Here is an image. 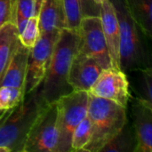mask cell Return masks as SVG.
<instances>
[{"label": "cell", "instance_id": "obj_2", "mask_svg": "<svg viewBox=\"0 0 152 152\" xmlns=\"http://www.w3.org/2000/svg\"><path fill=\"white\" fill-rule=\"evenodd\" d=\"M45 104L39 86L4 113L0 119V152H23L28 132Z\"/></svg>", "mask_w": 152, "mask_h": 152}, {"label": "cell", "instance_id": "obj_5", "mask_svg": "<svg viewBox=\"0 0 152 152\" xmlns=\"http://www.w3.org/2000/svg\"><path fill=\"white\" fill-rule=\"evenodd\" d=\"M55 102L57 106V152H71L72 134L77 126L87 116L89 94L85 91H72Z\"/></svg>", "mask_w": 152, "mask_h": 152}, {"label": "cell", "instance_id": "obj_16", "mask_svg": "<svg viewBox=\"0 0 152 152\" xmlns=\"http://www.w3.org/2000/svg\"><path fill=\"white\" fill-rule=\"evenodd\" d=\"M129 13L148 39L152 37V0H125Z\"/></svg>", "mask_w": 152, "mask_h": 152}, {"label": "cell", "instance_id": "obj_9", "mask_svg": "<svg viewBox=\"0 0 152 152\" xmlns=\"http://www.w3.org/2000/svg\"><path fill=\"white\" fill-rule=\"evenodd\" d=\"M88 94L95 97L110 100L126 108L130 100L127 74L121 69L112 66L103 69L91 86Z\"/></svg>", "mask_w": 152, "mask_h": 152}, {"label": "cell", "instance_id": "obj_21", "mask_svg": "<svg viewBox=\"0 0 152 152\" xmlns=\"http://www.w3.org/2000/svg\"><path fill=\"white\" fill-rule=\"evenodd\" d=\"M67 28L77 31L83 18L80 0H62Z\"/></svg>", "mask_w": 152, "mask_h": 152}, {"label": "cell", "instance_id": "obj_17", "mask_svg": "<svg viewBox=\"0 0 152 152\" xmlns=\"http://www.w3.org/2000/svg\"><path fill=\"white\" fill-rule=\"evenodd\" d=\"M136 146L134 128L127 121L122 130L102 148L101 152H136Z\"/></svg>", "mask_w": 152, "mask_h": 152}, {"label": "cell", "instance_id": "obj_26", "mask_svg": "<svg viewBox=\"0 0 152 152\" xmlns=\"http://www.w3.org/2000/svg\"><path fill=\"white\" fill-rule=\"evenodd\" d=\"M94 1L98 5H101V4H102L104 1H106V0H94Z\"/></svg>", "mask_w": 152, "mask_h": 152}, {"label": "cell", "instance_id": "obj_4", "mask_svg": "<svg viewBox=\"0 0 152 152\" xmlns=\"http://www.w3.org/2000/svg\"><path fill=\"white\" fill-rule=\"evenodd\" d=\"M87 117L91 123L92 136L83 151L101 152L127 122L126 108L90 94Z\"/></svg>", "mask_w": 152, "mask_h": 152}, {"label": "cell", "instance_id": "obj_7", "mask_svg": "<svg viewBox=\"0 0 152 152\" xmlns=\"http://www.w3.org/2000/svg\"><path fill=\"white\" fill-rule=\"evenodd\" d=\"M60 32L41 35L36 45L30 48L26 70V94L37 89L43 82Z\"/></svg>", "mask_w": 152, "mask_h": 152}, {"label": "cell", "instance_id": "obj_13", "mask_svg": "<svg viewBox=\"0 0 152 152\" xmlns=\"http://www.w3.org/2000/svg\"><path fill=\"white\" fill-rule=\"evenodd\" d=\"M37 17L41 35L60 32L67 28L62 0H42Z\"/></svg>", "mask_w": 152, "mask_h": 152}, {"label": "cell", "instance_id": "obj_3", "mask_svg": "<svg viewBox=\"0 0 152 152\" xmlns=\"http://www.w3.org/2000/svg\"><path fill=\"white\" fill-rule=\"evenodd\" d=\"M110 2L114 6L119 26L120 69L127 74L151 67L147 37L129 13L125 0H110Z\"/></svg>", "mask_w": 152, "mask_h": 152}, {"label": "cell", "instance_id": "obj_12", "mask_svg": "<svg viewBox=\"0 0 152 152\" xmlns=\"http://www.w3.org/2000/svg\"><path fill=\"white\" fill-rule=\"evenodd\" d=\"M132 119L137 142L136 152H152V108L134 98L132 102Z\"/></svg>", "mask_w": 152, "mask_h": 152}, {"label": "cell", "instance_id": "obj_23", "mask_svg": "<svg viewBox=\"0 0 152 152\" xmlns=\"http://www.w3.org/2000/svg\"><path fill=\"white\" fill-rule=\"evenodd\" d=\"M40 36L37 16L31 17L25 24L23 29L19 33L20 44L28 48H31L36 45Z\"/></svg>", "mask_w": 152, "mask_h": 152}, {"label": "cell", "instance_id": "obj_6", "mask_svg": "<svg viewBox=\"0 0 152 152\" xmlns=\"http://www.w3.org/2000/svg\"><path fill=\"white\" fill-rule=\"evenodd\" d=\"M57 143L56 102L46 103L28 132L23 152H57Z\"/></svg>", "mask_w": 152, "mask_h": 152}, {"label": "cell", "instance_id": "obj_27", "mask_svg": "<svg viewBox=\"0 0 152 152\" xmlns=\"http://www.w3.org/2000/svg\"><path fill=\"white\" fill-rule=\"evenodd\" d=\"M6 111H7V110H0V119L2 118V117L4 115V113H5Z\"/></svg>", "mask_w": 152, "mask_h": 152}, {"label": "cell", "instance_id": "obj_20", "mask_svg": "<svg viewBox=\"0 0 152 152\" xmlns=\"http://www.w3.org/2000/svg\"><path fill=\"white\" fill-rule=\"evenodd\" d=\"M92 130L91 123L86 116L75 128L70 141L71 152L83 151L85 147L88 144L91 140Z\"/></svg>", "mask_w": 152, "mask_h": 152}, {"label": "cell", "instance_id": "obj_25", "mask_svg": "<svg viewBox=\"0 0 152 152\" xmlns=\"http://www.w3.org/2000/svg\"><path fill=\"white\" fill-rule=\"evenodd\" d=\"M83 17L85 16H99L100 5L94 0H80Z\"/></svg>", "mask_w": 152, "mask_h": 152}, {"label": "cell", "instance_id": "obj_1", "mask_svg": "<svg viewBox=\"0 0 152 152\" xmlns=\"http://www.w3.org/2000/svg\"><path fill=\"white\" fill-rule=\"evenodd\" d=\"M79 48L77 31L64 28L55 44L45 77L40 85L42 96L46 103L57 102L73 91L69 84L71 62Z\"/></svg>", "mask_w": 152, "mask_h": 152}, {"label": "cell", "instance_id": "obj_10", "mask_svg": "<svg viewBox=\"0 0 152 152\" xmlns=\"http://www.w3.org/2000/svg\"><path fill=\"white\" fill-rule=\"evenodd\" d=\"M103 69L92 57L77 52L69 72V84L73 91L88 92Z\"/></svg>", "mask_w": 152, "mask_h": 152}, {"label": "cell", "instance_id": "obj_22", "mask_svg": "<svg viewBox=\"0 0 152 152\" xmlns=\"http://www.w3.org/2000/svg\"><path fill=\"white\" fill-rule=\"evenodd\" d=\"M25 91L0 86V110H8L19 105L25 98Z\"/></svg>", "mask_w": 152, "mask_h": 152}, {"label": "cell", "instance_id": "obj_8", "mask_svg": "<svg viewBox=\"0 0 152 152\" xmlns=\"http://www.w3.org/2000/svg\"><path fill=\"white\" fill-rule=\"evenodd\" d=\"M77 33L79 37L78 51L94 59L102 69L110 67L111 61L100 17H83Z\"/></svg>", "mask_w": 152, "mask_h": 152}, {"label": "cell", "instance_id": "obj_11", "mask_svg": "<svg viewBox=\"0 0 152 152\" xmlns=\"http://www.w3.org/2000/svg\"><path fill=\"white\" fill-rule=\"evenodd\" d=\"M99 17L111 61V66L120 69L119 26L114 6L110 0H106L100 5Z\"/></svg>", "mask_w": 152, "mask_h": 152}, {"label": "cell", "instance_id": "obj_18", "mask_svg": "<svg viewBox=\"0 0 152 152\" xmlns=\"http://www.w3.org/2000/svg\"><path fill=\"white\" fill-rule=\"evenodd\" d=\"M42 0H15L12 23L19 33L23 29L27 21L34 16H38Z\"/></svg>", "mask_w": 152, "mask_h": 152}, {"label": "cell", "instance_id": "obj_24", "mask_svg": "<svg viewBox=\"0 0 152 152\" xmlns=\"http://www.w3.org/2000/svg\"><path fill=\"white\" fill-rule=\"evenodd\" d=\"M15 0H0V28L8 22H12Z\"/></svg>", "mask_w": 152, "mask_h": 152}, {"label": "cell", "instance_id": "obj_15", "mask_svg": "<svg viewBox=\"0 0 152 152\" xmlns=\"http://www.w3.org/2000/svg\"><path fill=\"white\" fill-rule=\"evenodd\" d=\"M20 45L19 31L12 22L0 28V82Z\"/></svg>", "mask_w": 152, "mask_h": 152}, {"label": "cell", "instance_id": "obj_14", "mask_svg": "<svg viewBox=\"0 0 152 152\" xmlns=\"http://www.w3.org/2000/svg\"><path fill=\"white\" fill-rule=\"evenodd\" d=\"M29 50L30 48L20 44L0 82V86H6L25 91V78Z\"/></svg>", "mask_w": 152, "mask_h": 152}, {"label": "cell", "instance_id": "obj_19", "mask_svg": "<svg viewBox=\"0 0 152 152\" xmlns=\"http://www.w3.org/2000/svg\"><path fill=\"white\" fill-rule=\"evenodd\" d=\"M137 75L134 78V90L135 99L152 108V69L151 67L134 70Z\"/></svg>", "mask_w": 152, "mask_h": 152}]
</instances>
